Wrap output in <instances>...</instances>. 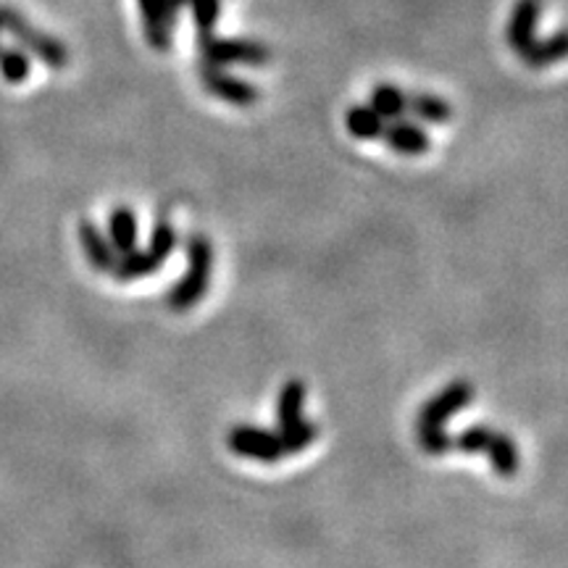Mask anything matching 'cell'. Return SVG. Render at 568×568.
I'll return each mask as SVG.
<instances>
[{
    "label": "cell",
    "instance_id": "19",
    "mask_svg": "<svg viewBox=\"0 0 568 568\" xmlns=\"http://www.w3.org/2000/svg\"><path fill=\"white\" fill-rule=\"evenodd\" d=\"M318 437V424L314 422H301L282 426L280 429V443L284 447V456H295V453H303L305 447H311V443Z\"/></svg>",
    "mask_w": 568,
    "mask_h": 568
},
{
    "label": "cell",
    "instance_id": "16",
    "mask_svg": "<svg viewBox=\"0 0 568 568\" xmlns=\"http://www.w3.org/2000/svg\"><path fill=\"white\" fill-rule=\"evenodd\" d=\"M408 111L414 113L422 124H445L453 119V105L435 92H418L408 98Z\"/></svg>",
    "mask_w": 568,
    "mask_h": 568
},
{
    "label": "cell",
    "instance_id": "1",
    "mask_svg": "<svg viewBox=\"0 0 568 568\" xmlns=\"http://www.w3.org/2000/svg\"><path fill=\"white\" fill-rule=\"evenodd\" d=\"M184 255H187V272L180 282L166 293V305L172 311H190L203 301L209 293V282L213 272V245L203 234H193L184 243Z\"/></svg>",
    "mask_w": 568,
    "mask_h": 568
},
{
    "label": "cell",
    "instance_id": "11",
    "mask_svg": "<svg viewBox=\"0 0 568 568\" xmlns=\"http://www.w3.org/2000/svg\"><path fill=\"white\" fill-rule=\"evenodd\" d=\"M481 453H487L489 464H493V471L500 474V477H514V474L518 471V466H521V456H518V447L514 443V437L503 435V432L489 429Z\"/></svg>",
    "mask_w": 568,
    "mask_h": 568
},
{
    "label": "cell",
    "instance_id": "12",
    "mask_svg": "<svg viewBox=\"0 0 568 568\" xmlns=\"http://www.w3.org/2000/svg\"><path fill=\"white\" fill-rule=\"evenodd\" d=\"M521 59L529 69H548L552 63L568 59V30L552 32L545 40H535Z\"/></svg>",
    "mask_w": 568,
    "mask_h": 568
},
{
    "label": "cell",
    "instance_id": "23",
    "mask_svg": "<svg viewBox=\"0 0 568 568\" xmlns=\"http://www.w3.org/2000/svg\"><path fill=\"white\" fill-rule=\"evenodd\" d=\"M416 443L426 456H445L453 450V437L445 429H416Z\"/></svg>",
    "mask_w": 568,
    "mask_h": 568
},
{
    "label": "cell",
    "instance_id": "14",
    "mask_svg": "<svg viewBox=\"0 0 568 568\" xmlns=\"http://www.w3.org/2000/svg\"><path fill=\"white\" fill-rule=\"evenodd\" d=\"M109 240L119 255L138 247V216L130 205H116L109 219Z\"/></svg>",
    "mask_w": 568,
    "mask_h": 568
},
{
    "label": "cell",
    "instance_id": "25",
    "mask_svg": "<svg viewBox=\"0 0 568 568\" xmlns=\"http://www.w3.org/2000/svg\"><path fill=\"white\" fill-rule=\"evenodd\" d=\"M0 32H3V21H0Z\"/></svg>",
    "mask_w": 568,
    "mask_h": 568
},
{
    "label": "cell",
    "instance_id": "8",
    "mask_svg": "<svg viewBox=\"0 0 568 568\" xmlns=\"http://www.w3.org/2000/svg\"><path fill=\"white\" fill-rule=\"evenodd\" d=\"M539 13H542V0H516L514 11H510V19H508V30H506L510 51L518 55L529 51L531 42L537 40Z\"/></svg>",
    "mask_w": 568,
    "mask_h": 568
},
{
    "label": "cell",
    "instance_id": "4",
    "mask_svg": "<svg viewBox=\"0 0 568 568\" xmlns=\"http://www.w3.org/2000/svg\"><path fill=\"white\" fill-rule=\"evenodd\" d=\"M474 400V385L468 379L450 382L445 389L426 400V406L418 410L416 416V429H445V424L450 422L458 410L471 406Z\"/></svg>",
    "mask_w": 568,
    "mask_h": 568
},
{
    "label": "cell",
    "instance_id": "10",
    "mask_svg": "<svg viewBox=\"0 0 568 568\" xmlns=\"http://www.w3.org/2000/svg\"><path fill=\"white\" fill-rule=\"evenodd\" d=\"M80 245L92 268H98V272H113L119 253L113 251L111 240L101 232V226L92 222H80Z\"/></svg>",
    "mask_w": 568,
    "mask_h": 568
},
{
    "label": "cell",
    "instance_id": "9",
    "mask_svg": "<svg viewBox=\"0 0 568 568\" xmlns=\"http://www.w3.org/2000/svg\"><path fill=\"white\" fill-rule=\"evenodd\" d=\"M382 138L387 140L389 151L397 155H424L429 151V134L418 122H410V119H395L393 124L385 126V134Z\"/></svg>",
    "mask_w": 568,
    "mask_h": 568
},
{
    "label": "cell",
    "instance_id": "15",
    "mask_svg": "<svg viewBox=\"0 0 568 568\" xmlns=\"http://www.w3.org/2000/svg\"><path fill=\"white\" fill-rule=\"evenodd\" d=\"M368 105L379 113L385 122H395V119H403L408 111V95L393 82H382L372 90V101Z\"/></svg>",
    "mask_w": 568,
    "mask_h": 568
},
{
    "label": "cell",
    "instance_id": "17",
    "mask_svg": "<svg viewBox=\"0 0 568 568\" xmlns=\"http://www.w3.org/2000/svg\"><path fill=\"white\" fill-rule=\"evenodd\" d=\"M345 126L355 140H379L385 134L387 122L376 113L372 105H353L345 113Z\"/></svg>",
    "mask_w": 568,
    "mask_h": 568
},
{
    "label": "cell",
    "instance_id": "7",
    "mask_svg": "<svg viewBox=\"0 0 568 568\" xmlns=\"http://www.w3.org/2000/svg\"><path fill=\"white\" fill-rule=\"evenodd\" d=\"M138 6L148 45H151L153 51L166 53L169 48H172V30L176 21L169 0H138Z\"/></svg>",
    "mask_w": 568,
    "mask_h": 568
},
{
    "label": "cell",
    "instance_id": "21",
    "mask_svg": "<svg viewBox=\"0 0 568 568\" xmlns=\"http://www.w3.org/2000/svg\"><path fill=\"white\" fill-rule=\"evenodd\" d=\"M197 34H211L216 30V21L222 17V0H190Z\"/></svg>",
    "mask_w": 568,
    "mask_h": 568
},
{
    "label": "cell",
    "instance_id": "5",
    "mask_svg": "<svg viewBox=\"0 0 568 568\" xmlns=\"http://www.w3.org/2000/svg\"><path fill=\"white\" fill-rule=\"evenodd\" d=\"M226 447H230L234 456L261 460V464H280L284 458L280 435L247 424H240L230 429V435H226Z\"/></svg>",
    "mask_w": 568,
    "mask_h": 568
},
{
    "label": "cell",
    "instance_id": "20",
    "mask_svg": "<svg viewBox=\"0 0 568 568\" xmlns=\"http://www.w3.org/2000/svg\"><path fill=\"white\" fill-rule=\"evenodd\" d=\"M32 59L24 48H0V77L6 82L19 84L30 77Z\"/></svg>",
    "mask_w": 568,
    "mask_h": 568
},
{
    "label": "cell",
    "instance_id": "6",
    "mask_svg": "<svg viewBox=\"0 0 568 568\" xmlns=\"http://www.w3.org/2000/svg\"><path fill=\"white\" fill-rule=\"evenodd\" d=\"M201 82L205 92L216 95L219 101L237 105V109H247V105H255L261 101V92L255 84H251L243 77H234L224 67H211V63H203L201 67Z\"/></svg>",
    "mask_w": 568,
    "mask_h": 568
},
{
    "label": "cell",
    "instance_id": "13",
    "mask_svg": "<svg viewBox=\"0 0 568 568\" xmlns=\"http://www.w3.org/2000/svg\"><path fill=\"white\" fill-rule=\"evenodd\" d=\"M163 261L159 255L151 253L145 247V251H138V247H132L130 253H122L116 258V266H113V276H116L119 282H134V280H145V276L155 274L161 268Z\"/></svg>",
    "mask_w": 568,
    "mask_h": 568
},
{
    "label": "cell",
    "instance_id": "3",
    "mask_svg": "<svg viewBox=\"0 0 568 568\" xmlns=\"http://www.w3.org/2000/svg\"><path fill=\"white\" fill-rule=\"evenodd\" d=\"M203 63L211 67H266L272 51L258 40L247 38H216V34H201L197 38Z\"/></svg>",
    "mask_w": 568,
    "mask_h": 568
},
{
    "label": "cell",
    "instance_id": "24",
    "mask_svg": "<svg viewBox=\"0 0 568 568\" xmlns=\"http://www.w3.org/2000/svg\"><path fill=\"white\" fill-rule=\"evenodd\" d=\"M187 3H190V0H169V6H172L174 17H180V11L187 9Z\"/></svg>",
    "mask_w": 568,
    "mask_h": 568
},
{
    "label": "cell",
    "instance_id": "18",
    "mask_svg": "<svg viewBox=\"0 0 568 568\" xmlns=\"http://www.w3.org/2000/svg\"><path fill=\"white\" fill-rule=\"evenodd\" d=\"M303 406H305V385L301 379H290L287 385L282 387L280 400H276V422H280V426L301 422Z\"/></svg>",
    "mask_w": 568,
    "mask_h": 568
},
{
    "label": "cell",
    "instance_id": "22",
    "mask_svg": "<svg viewBox=\"0 0 568 568\" xmlns=\"http://www.w3.org/2000/svg\"><path fill=\"white\" fill-rule=\"evenodd\" d=\"M180 240H176V230L172 222H166V219H161V222H155L153 232H151V245H148V251L159 255L161 261H166L169 255L174 253V247Z\"/></svg>",
    "mask_w": 568,
    "mask_h": 568
},
{
    "label": "cell",
    "instance_id": "2",
    "mask_svg": "<svg viewBox=\"0 0 568 568\" xmlns=\"http://www.w3.org/2000/svg\"><path fill=\"white\" fill-rule=\"evenodd\" d=\"M0 21H3V32H9L11 38L19 42V48H24L27 53L38 55L48 69H55V71L67 69L69 51L59 38L38 30V27H32L30 21L21 17L19 11L9 9V6H0Z\"/></svg>",
    "mask_w": 568,
    "mask_h": 568
}]
</instances>
